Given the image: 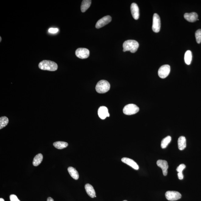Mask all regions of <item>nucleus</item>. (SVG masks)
I'll use <instances>...</instances> for the list:
<instances>
[{"instance_id":"obj_1","label":"nucleus","mask_w":201,"mask_h":201,"mask_svg":"<svg viewBox=\"0 0 201 201\" xmlns=\"http://www.w3.org/2000/svg\"><path fill=\"white\" fill-rule=\"evenodd\" d=\"M139 47V43L137 41L134 40H127L123 44V51L124 52L130 51L131 53H134L137 51Z\"/></svg>"},{"instance_id":"obj_2","label":"nucleus","mask_w":201,"mask_h":201,"mask_svg":"<svg viewBox=\"0 0 201 201\" xmlns=\"http://www.w3.org/2000/svg\"><path fill=\"white\" fill-rule=\"evenodd\" d=\"M39 67L40 69L44 71H54L58 68L57 64L54 61L44 60L40 63Z\"/></svg>"},{"instance_id":"obj_3","label":"nucleus","mask_w":201,"mask_h":201,"mask_svg":"<svg viewBox=\"0 0 201 201\" xmlns=\"http://www.w3.org/2000/svg\"><path fill=\"white\" fill-rule=\"evenodd\" d=\"M110 85L107 81L102 80L99 81L96 86L95 89L98 93L104 94L110 89Z\"/></svg>"},{"instance_id":"obj_4","label":"nucleus","mask_w":201,"mask_h":201,"mask_svg":"<svg viewBox=\"0 0 201 201\" xmlns=\"http://www.w3.org/2000/svg\"><path fill=\"white\" fill-rule=\"evenodd\" d=\"M139 110V108L136 105L129 104L124 107L123 112L126 115H131L137 113Z\"/></svg>"},{"instance_id":"obj_5","label":"nucleus","mask_w":201,"mask_h":201,"mask_svg":"<svg viewBox=\"0 0 201 201\" xmlns=\"http://www.w3.org/2000/svg\"><path fill=\"white\" fill-rule=\"evenodd\" d=\"M161 28V20L159 15L154 14L153 18L152 29L154 33H157L160 31Z\"/></svg>"},{"instance_id":"obj_6","label":"nucleus","mask_w":201,"mask_h":201,"mask_svg":"<svg viewBox=\"0 0 201 201\" xmlns=\"http://www.w3.org/2000/svg\"><path fill=\"white\" fill-rule=\"evenodd\" d=\"M165 195L166 199L171 201L177 200L182 197V195L180 192L176 191H167Z\"/></svg>"},{"instance_id":"obj_7","label":"nucleus","mask_w":201,"mask_h":201,"mask_svg":"<svg viewBox=\"0 0 201 201\" xmlns=\"http://www.w3.org/2000/svg\"><path fill=\"white\" fill-rule=\"evenodd\" d=\"M170 72V67L169 65H163L159 69L158 72L159 77L162 79L165 78L169 75Z\"/></svg>"},{"instance_id":"obj_8","label":"nucleus","mask_w":201,"mask_h":201,"mask_svg":"<svg viewBox=\"0 0 201 201\" xmlns=\"http://www.w3.org/2000/svg\"><path fill=\"white\" fill-rule=\"evenodd\" d=\"M75 54L76 56L80 59H85L89 57V51L86 48H78L76 50Z\"/></svg>"},{"instance_id":"obj_9","label":"nucleus","mask_w":201,"mask_h":201,"mask_svg":"<svg viewBox=\"0 0 201 201\" xmlns=\"http://www.w3.org/2000/svg\"><path fill=\"white\" fill-rule=\"evenodd\" d=\"M112 20L110 16H105L101 18L97 22L95 25V27L97 29H100L109 24Z\"/></svg>"},{"instance_id":"obj_10","label":"nucleus","mask_w":201,"mask_h":201,"mask_svg":"<svg viewBox=\"0 0 201 201\" xmlns=\"http://www.w3.org/2000/svg\"><path fill=\"white\" fill-rule=\"evenodd\" d=\"M98 115L101 119L104 120L109 116V114L107 107L101 106L98 110Z\"/></svg>"},{"instance_id":"obj_11","label":"nucleus","mask_w":201,"mask_h":201,"mask_svg":"<svg viewBox=\"0 0 201 201\" xmlns=\"http://www.w3.org/2000/svg\"><path fill=\"white\" fill-rule=\"evenodd\" d=\"M157 165L162 169L163 174L164 176L167 175L168 169V164L167 161L163 160H158L157 162Z\"/></svg>"},{"instance_id":"obj_12","label":"nucleus","mask_w":201,"mask_h":201,"mask_svg":"<svg viewBox=\"0 0 201 201\" xmlns=\"http://www.w3.org/2000/svg\"><path fill=\"white\" fill-rule=\"evenodd\" d=\"M131 13L133 17L135 20H137L139 17V8L137 4L132 3L130 7Z\"/></svg>"},{"instance_id":"obj_13","label":"nucleus","mask_w":201,"mask_h":201,"mask_svg":"<svg viewBox=\"0 0 201 201\" xmlns=\"http://www.w3.org/2000/svg\"><path fill=\"white\" fill-rule=\"evenodd\" d=\"M184 18L189 22L194 23L197 20L198 16L196 13L194 12L186 13L184 15Z\"/></svg>"},{"instance_id":"obj_14","label":"nucleus","mask_w":201,"mask_h":201,"mask_svg":"<svg viewBox=\"0 0 201 201\" xmlns=\"http://www.w3.org/2000/svg\"><path fill=\"white\" fill-rule=\"evenodd\" d=\"M122 161L124 163L127 164V165L132 167V168L136 169V170H138L139 169L138 165H137V163L132 159L124 157L122 158Z\"/></svg>"},{"instance_id":"obj_15","label":"nucleus","mask_w":201,"mask_h":201,"mask_svg":"<svg viewBox=\"0 0 201 201\" xmlns=\"http://www.w3.org/2000/svg\"><path fill=\"white\" fill-rule=\"evenodd\" d=\"M85 187L86 192L89 196L91 198L95 197L96 196L95 191L92 185L89 184H86Z\"/></svg>"},{"instance_id":"obj_16","label":"nucleus","mask_w":201,"mask_h":201,"mask_svg":"<svg viewBox=\"0 0 201 201\" xmlns=\"http://www.w3.org/2000/svg\"><path fill=\"white\" fill-rule=\"evenodd\" d=\"M178 149L180 150H183L186 147V140L185 137L183 136L180 137L178 140Z\"/></svg>"},{"instance_id":"obj_17","label":"nucleus","mask_w":201,"mask_h":201,"mask_svg":"<svg viewBox=\"0 0 201 201\" xmlns=\"http://www.w3.org/2000/svg\"><path fill=\"white\" fill-rule=\"evenodd\" d=\"M68 171L71 177L75 180H77L79 178L78 172L76 169L73 167H69L68 168Z\"/></svg>"},{"instance_id":"obj_18","label":"nucleus","mask_w":201,"mask_h":201,"mask_svg":"<svg viewBox=\"0 0 201 201\" xmlns=\"http://www.w3.org/2000/svg\"><path fill=\"white\" fill-rule=\"evenodd\" d=\"M91 4L90 0H84L83 1L81 5V11L82 12H85L90 7Z\"/></svg>"},{"instance_id":"obj_19","label":"nucleus","mask_w":201,"mask_h":201,"mask_svg":"<svg viewBox=\"0 0 201 201\" xmlns=\"http://www.w3.org/2000/svg\"><path fill=\"white\" fill-rule=\"evenodd\" d=\"M43 156L42 154H39L36 155L34 158L33 161V165L36 167L39 165L42 161Z\"/></svg>"},{"instance_id":"obj_20","label":"nucleus","mask_w":201,"mask_h":201,"mask_svg":"<svg viewBox=\"0 0 201 201\" xmlns=\"http://www.w3.org/2000/svg\"><path fill=\"white\" fill-rule=\"evenodd\" d=\"M54 146L56 148L59 149H62L68 147V144L67 142L58 141L54 143Z\"/></svg>"},{"instance_id":"obj_21","label":"nucleus","mask_w":201,"mask_h":201,"mask_svg":"<svg viewBox=\"0 0 201 201\" xmlns=\"http://www.w3.org/2000/svg\"><path fill=\"white\" fill-rule=\"evenodd\" d=\"M192 51L190 50H188L185 52L184 55V61L185 64L189 65L192 62Z\"/></svg>"},{"instance_id":"obj_22","label":"nucleus","mask_w":201,"mask_h":201,"mask_svg":"<svg viewBox=\"0 0 201 201\" xmlns=\"http://www.w3.org/2000/svg\"><path fill=\"white\" fill-rule=\"evenodd\" d=\"M171 140H172V137L170 136H168L165 138L163 139L161 143V147L162 148H165L168 145V144L170 143Z\"/></svg>"},{"instance_id":"obj_23","label":"nucleus","mask_w":201,"mask_h":201,"mask_svg":"<svg viewBox=\"0 0 201 201\" xmlns=\"http://www.w3.org/2000/svg\"><path fill=\"white\" fill-rule=\"evenodd\" d=\"M9 120L5 116L2 117L0 118V129H1L7 125Z\"/></svg>"},{"instance_id":"obj_24","label":"nucleus","mask_w":201,"mask_h":201,"mask_svg":"<svg viewBox=\"0 0 201 201\" xmlns=\"http://www.w3.org/2000/svg\"><path fill=\"white\" fill-rule=\"evenodd\" d=\"M196 40L198 44H200L201 42V29H199L195 33Z\"/></svg>"},{"instance_id":"obj_25","label":"nucleus","mask_w":201,"mask_h":201,"mask_svg":"<svg viewBox=\"0 0 201 201\" xmlns=\"http://www.w3.org/2000/svg\"><path fill=\"white\" fill-rule=\"evenodd\" d=\"M185 165L184 164H181L177 168L176 170L178 172H182V171L185 168Z\"/></svg>"},{"instance_id":"obj_26","label":"nucleus","mask_w":201,"mask_h":201,"mask_svg":"<svg viewBox=\"0 0 201 201\" xmlns=\"http://www.w3.org/2000/svg\"><path fill=\"white\" fill-rule=\"evenodd\" d=\"M10 199L11 201H20L18 198V197L15 194H11L10 196Z\"/></svg>"},{"instance_id":"obj_27","label":"nucleus","mask_w":201,"mask_h":201,"mask_svg":"<svg viewBox=\"0 0 201 201\" xmlns=\"http://www.w3.org/2000/svg\"><path fill=\"white\" fill-rule=\"evenodd\" d=\"M58 31H59V29L57 28H50L49 29V33H52V34L57 33Z\"/></svg>"},{"instance_id":"obj_28","label":"nucleus","mask_w":201,"mask_h":201,"mask_svg":"<svg viewBox=\"0 0 201 201\" xmlns=\"http://www.w3.org/2000/svg\"><path fill=\"white\" fill-rule=\"evenodd\" d=\"M178 178L180 180H182L183 179L184 175L182 172H178Z\"/></svg>"},{"instance_id":"obj_29","label":"nucleus","mask_w":201,"mask_h":201,"mask_svg":"<svg viewBox=\"0 0 201 201\" xmlns=\"http://www.w3.org/2000/svg\"><path fill=\"white\" fill-rule=\"evenodd\" d=\"M47 201H54V199L50 197H49L47 199Z\"/></svg>"},{"instance_id":"obj_30","label":"nucleus","mask_w":201,"mask_h":201,"mask_svg":"<svg viewBox=\"0 0 201 201\" xmlns=\"http://www.w3.org/2000/svg\"><path fill=\"white\" fill-rule=\"evenodd\" d=\"M0 201H5V200L3 198H1L0 199Z\"/></svg>"},{"instance_id":"obj_31","label":"nucleus","mask_w":201,"mask_h":201,"mask_svg":"<svg viewBox=\"0 0 201 201\" xmlns=\"http://www.w3.org/2000/svg\"><path fill=\"white\" fill-rule=\"evenodd\" d=\"M0 39H1V40H0V42H1V40H2V38L1 36H0Z\"/></svg>"},{"instance_id":"obj_32","label":"nucleus","mask_w":201,"mask_h":201,"mask_svg":"<svg viewBox=\"0 0 201 201\" xmlns=\"http://www.w3.org/2000/svg\"><path fill=\"white\" fill-rule=\"evenodd\" d=\"M123 201H127V200H124Z\"/></svg>"}]
</instances>
